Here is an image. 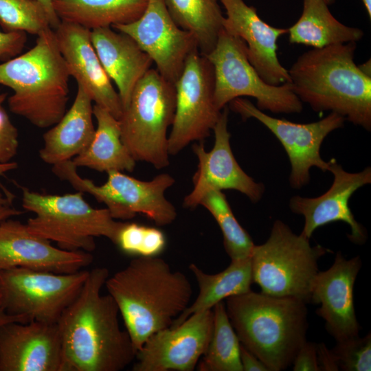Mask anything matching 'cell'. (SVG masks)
<instances>
[{"label": "cell", "instance_id": "cell-1", "mask_svg": "<svg viewBox=\"0 0 371 371\" xmlns=\"http://www.w3.org/2000/svg\"><path fill=\"white\" fill-rule=\"evenodd\" d=\"M109 276L105 267L89 271L80 293L56 323L62 371H120L135 359L132 340L120 327L115 302L101 293Z\"/></svg>", "mask_w": 371, "mask_h": 371}, {"label": "cell", "instance_id": "cell-2", "mask_svg": "<svg viewBox=\"0 0 371 371\" xmlns=\"http://www.w3.org/2000/svg\"><path fill=\"white\" fill-rule=\"evenodd\" d=\"M104 286L137 352L152 335L172 326L193 293L188 277L157 256L136 257Z\"/></svg>", "mask_w": 371, "mask_h": 371}, {"label": "cell", "instance_id": "cell-3", "mask_svg": "<svg viewBox=\"0 0 371 371\" xmlns=\"http://www.w3.org/2000/svg\"><path fill=\"white\" fill-rule=\"evenodd\" d=\"M356 42L313 48L288 70L293 91L317 112L330 111L371 130V76L355 63Z\"/></svg>", "mask_w": 371, "mask_h": 371}, {"label": "cell", "instance_id": "cell-4", "mask_svg": "<svg viewBox=\"0 0 371 371\" xmlns=\"http://www.w3.org/2000/svg\"><path fill=\"white\" fill-rule=\"evenodd\" d=\"M229 319L240 344L269 371L286 370L306 341V303L289 297L256 293L225 299Z\"/></svg>", "mask_w": 371, "mask_h": 371}, {"label": "cell", "instance_id": "cell-5", "mask_svg": "<svg viewBox=\"0 0 371 371\" xmlns=\"http://www.w3.org/2000/svg\"><path fill=\"white\" fill-rule=\"evenodd\" d=\"M69 77L52 27L37 35L30 50L0 64V85L14 91L8 99L10 111L41 128L55 125L66 113Z\"/></svg>", "mask_w": 371, "mask_h": 371}, {"label": "cell", "instance_id": "cell-6", "mask_svg": "<svg viewBox=\"0 0 371 371\" xmlns=\"http://www.w3.org/2000/svg\"><path fill=\"white\" fill-rule=\"evenodd\" d=\"M20 188L23 207L35 214L26 223L32 234L68 251L91 253L95 249V237L104 236L114 243L123 223L115 221L107 208L91 207L83 192L42 194Z\"/></svg>", "mask_w": 371, "mask_h": 371}, {"label": "cell", "instance_id": "cell-7", "mask_svg": "<svg viewBox=\"0 0 371 371\" xmlns=\"http://www.w3.org/2000/svg\"><path fill=\"white\" fill-rule=\"evenodd\" d=\"M330 251L319 245L311 246L309 238L295 234L286 224L276 220L268 239L252 249L253 282L264 294L309 303L319 271L317 262Z\"/></svg>", "mask_w": 371, "mask_h": 371}, {"label": "cell", "instance_id": "cell-8", "mask_svg": "<svg viewBox=\"0 0 371 371\" xmlns=\"http://www.w3.org/2000/svg\"><path fill=\"white\" fill-rule=\"evenodd\" d=\"M175 111V85L150 68L136 84L119 119L122 140L135 161L169 164L168 129Z\"/></svg>", "mask_w": 371, "mask_h": 371}, {"label": "cell", "instance_id": "cell-9", "mask_svg": "<svg viewBox=\"0 0 371 371\" xmlns=\"http://www.w3.org/2000/svg\"><path fill=\"white\" fill-rule=\"evenodd\" d=\"M205 56L214 69V100L219 111L237 98L249 96L256 100L261 111L302 112V102L291 83L271 85L264 81L248 59L245 43L224 28L214 49Z\"/></svg>", "mask_w": 371, "mask_h": 371}, {"label": "cell", "instance_id": "cell-10", "mask_svg": "<svg viewBox=\"0 0 371 371\" xmlns=\"http://www.w3.org/2000/svg\"><path fill=\"white\" fill-rule=\"evenodd\" d=\"M52 170L77 191L88 193L104 203L114 219L129 220L141 214L159 226L170 225L176 219V209L165 196L166 190L175 181L169 174L142 181L122 171L111 170L106 172V181L98 186L81 177L72 160L56 164Z\"/></svg>", "mask_w": 371, "mask_h": 371}, {"label": "cell", "instance_id": "cell-11", "mask_svg": "<svg viewBox=\"0 0 371 371\" xmlns=\"http://www.w3.org/2000/svg\"><path fill=\"white\" fill-rule=\"evenodd\" d=\"M89 271L57 273L25 268L0 270V291L6 312L28 322L56 324L75 300Z\"/></svg>", "mask_w": 371, "mask_h": 371}, {"label": "cell", "instance_id": "cell-12", "mask_svg": "<svg viewBox=\"0 0 371 371\" xmlns=\"http://www.w3.org/2000/svg\"><path fill=\"white\" fill-rule=\"evenodd\" d=\"M175 88V111L168 140L170 155L208 137L221 111L214 100L212 65L199 50L187 58Z\"/></svg>", "mask_w": 371, "mask_h": 371}, {"label": "cell", "instance_id": "cell-13", "mask_svg": "<svg viewBox=\"0 0 371 371\" xmlns=\"http://www.w3.org/2000/svg\"><path fill=\"white\" fill-rule=\"evenodd\" d=\"M229 103L233 111L245 120L255 118L280 141L290 161L292 188H301L309 183L312 167L328 170V164L320 155L321 145L329 133L344 126L346 120L343 116L330 112L319 121L299 124L270 116L247 99L237 98Z\"/></svg>", "mask_w": 371, "mask_h": 371}, {"label": "cell", "instance_id": "cell-14", "mask_svg": "<svg viewBox=\"0 0 371 371\" xmlns=\"http://www.w3.org/2000/svg\"><path fill=\"white\" fill-rule=\"evenodd\" d=\"M111 27L131 36L151 58L160 75L174 85L188 56L199 50L194 36L175 23L165 0H148L137 20Z\"/></svg>", "mask_w": 371, "mask_h": 371}, {"label": "cell", "instance_id": "cell-15", "mask_svg": "<svg viewBox=\"0 0 371 371\" xmlns=\"http://www.w3.org/2000/svg\"><path fill=\"white\" fill-rule=\"evenodd\" d=\"M222 110L213 128L214 144L212 150L206 151L202 142L193 145L198 166L192 179L193 189L183 200L186 208L199 205L205 194L214 190H234L253 203L258 202L265 192L264 185L245 173L236 160L227 129L229 109L225 106Z\"/></svg>", "mask_w": 371, "mask_h": 371}, {"label": "cell", "instance_id": "cell-16", "mask_svg": "<svg viewBox=\"0 0 371 371\" xmlns=\"http://www.w3.org/2000/svg\"><path fill=\"white\" fill-rule=\"evenodd\" d=\"M213 330V311L194 313L183 323L152 335L137 350L133 371H193Z\"/></svg>", "mask_w": 371, "mask_h": 371}, {"label": "cell", "instance_id": "cell-17", "mask_svg": "<svg viewBox=\"0 0 371 371\" xmlns=\"http://www.w3.org/2000/svg\"><path fill=\"white\" fill-rule=\"evenodd\" d=\"M328 170L333 175L330 188L322 195L308 198L296 195L291 198L289 207L304 218V225L300 234L310 238L316 229L335 221L346 223L351 233L350 240L363 244L366 238L364 227L358 223L348 205L349 199L359 188L371 183V168H366L359 172L344 170L335 159H331Z\"/></svg>", "mask_w": 371, "mask_h": 371}, {"label": "cell", "instance_id": "cell-18", "mask_svg": "<svg viewBox=\"0 0 371 371\" xmlns=\"http://www.w3.org/2000/svg\"><path fill=\"white\" fill-rule=\"evenodd\" d=\"M92 260L89 252L54 247L49 240L32 234L19 221L10 218L0 223V270L20 267L71 273Z\"/></svg>", "mask_w": 371, "mask_h": 371}, {"label": "cell", "instance_id": "cell-19", "mask_svg": "<svg viewBox=\"0 0 371 371\" xmlns=\"http://www.w3.org/2000/svg\"><path fill=\"white\" fill-rule=\"evenodd\" d=\"M361 265L359 256L346 259L337 252L332 266L318 271L313 281L311 302L321 304L316 313L336 341L359 335L354 285Z\"/></svg>", "mask_w": 371, "mask_h": 371}, {"label": "cell", "instance_id": "cell-20", "mask_svg": "<svg viewBox=\"0 0 371 371\" xmlns=\"http://www.w3.org/2000/svg\"><path fill=\"white\" fill-rule=\"evenodd\" d=\"M54 30L70 76L95 104L105 108L119 120L123 112L122 102L93 47L91 30L61 21Z\"/></svg>", "mask_w": 371, "mask_h": 371}, {"label": "cell", "instance_id": "cell-21", "mask_svg": "<svg viewBox=\"0 0 371 371\" xmlns=\"http://www.w3.org/2000/svg\"><path fill=\"white\" fill-rule=\"evenodd\" d=\"M0 371H62L57 324L12 322L1 326Z\"/></svg>", "mask_w": 371, "mask_h": 371}, {"label": "cell", "instance_id": "cell-22", "mask_svg": "<svg viewBox=\"0 0 371 371\" xmlns=\"http://www.w3.org/2000/svg\"><path fill=\"white\" fill-rule=\"evenodd\" d=\"M218 1L226 10L223 28L245 43L248 59L263 80L271 85L290 82L277 54L278 40L288 30L269 25L243 0Z\"/></svg>", "mask_w": 371, "mask_h": 371}, {"label": "cell", "instance_id": "cell-23", "mask_svg": "<svg viewBox=\"0 0 371 371\" xmlns=\"http://www.w3.org/2000/svg\"><path fill=\"white\" fill-rule=\"evenodd\" d=\"M91 39L104 71L117 86L124 110L153 60L131 36L111 27L91 30Z\"/></svg>", "mask_w": 371, "mask_h": 371}, {"label": "cell", "instance_id": "cell-24", "mask_svg": "<svg viewBox=\"0 0 371 371\" xmlns=\"http://www.w3.org/2000/svg\"><path fill=\"white\" fill-rule=\"evenodd\" d=\"M92 100L78 85L72 105L60 121L43 135L41 160L50 165L71 160L91 143L95 131Z\"/></svg>", "mask_w": 371, "mask_h": 371}, {"label": "cell", "instance_id": "cell-25", "mask_svg": "<svg viewBox=\"0 0 371 371\" xmlns=\"http://www.w3.org/2000/svg\"><path fill=\"white\" fill-rule=\"evenodd\" d=\"M97 121L94 136L87 148L71 160L78 167H87L99 171H133L136 161L122 140L118 119L107 109L93 106Z\"/></svg>", "mask_w": 371, "mask_h": 371}, {"label": "cell", "instance_id": "cell-26", "mask_svg": "<svg viewBox=\"0 0 371 371\" xmlns=\"http://www.w3.org/2000/svg\"><path fill=\"white\" fill-rule=\"evenodd\" d=\"M189 269L197 282L199 294L170 327L180 325L194 313L212 309L215 304L229 297L250 291L254 282L250 257L231 260L226 269L215 274L207 273L193 263Z\"/></svg>", "mask_w": 371, "mask_h": 371}, {"label": "cell", "instance_id": "cell-27", "mask_svg": "<svg viewBox=\"0 0 371 371\" xmlns=\"http://www.w3.org/2000/svg\"><path fill=\"white\" fill-rule=\"evenodd\" d=\"M323 0H304L300 17L288 28L291 43L313 48L357 42L364 35L359 28L347 26L337 21Z\"/></svg>", "mask_w": 371, "mask_h": 371}, {"label": "cell", "instance_id": "cell-28", "mask_svg": "<svg viewBox=\"0 0 371 371\" xmlns=\"http://www.w3.org/2000/svg\"><path fill=\"white\" fill-rule=\"evenodd\" d=\"M147 3L148 0H52L61 21L90 30L131 23L142 14Z\"/></svg>", "mask_w": 371, "mask_h": 371}, {"label": "cell", "instance_id": "cell-29", "mask_svg": "<svg viewBox=\"0 0 371 371\" xmlns=\"http://www.w3.org/2000/svg\"><path fill=\"white\" fill-rule=\"evenodd\" d=\"M218 0H165L175 23L196 38L204 56L215 47L225 16Z\"/></svg>", "mask_w": 371, "mask_h": 371}, {"label": "cell", "instance_id": "cell-30", "mask_svg": "<svg viewBox=\"0 0 371 371\" xmlns=\"http://www.w3.org/2000/svg\"><path fill=\"white\" fill-rule=\"evenodd\" d=\"M213 330L207 348L199 360V371H243L239 339L229 319L223 301L215 304Z\"/></svg>", "mask_w": 371, "mask_h": 371}, {"label": "cell", "instance_id": "cell-31", "mask_svg": "<svg viewBox=\"0 0 371 371\" xmlns=\"http://www.w3.org/2000/svg\"><path fill=\"white\" fill-rule=\"evenodd\" d=\"M200 205L209 211L218 223L223 234L225 249L231 260L250 257L255 245L234 215L223 192H208Z\"/></svg>", "mask_w": 371, "mask_h": 371}, {"label": "cell", "instance_id": "cell-32", "mask_svg": "<svg viewBox=\"0 0 371 371\" xmlns=\"http://www.w3.org/2000/svg\"><path fill=\"white\" fill-rule=\"evenodd\" d=\"M0 25L4 32L38 35L51 27L44 7L36 0H0Z\"/></svg>", "mask_w": 371, "mask_h": 371}, {"label": "cell", "instance_id": "cell-33", "mask_svg": "<svg viewBox=\"0 0 371 371\" xmlns=\"http://www.w3.org/2000/svg\"><path fill=\"white\" fill-rule=\"evenodd\" d=\"M166 243L161 230L136 223H123L114 242L124 254L136 257L157 256Z\"/></svg>", "mask_w": 371, "mask_h": 371}, {"label": "cell", "instance_id": "cell-34", "mask_svg": "<svg viewBox=\"0 0 371 371\" xmlns=\"http://www.w3.org/2000/svg\"><path fill=\"white\" fill-rule=\"evenodd\" d=\"M339 370H371V335H359L337 341L330 350Z\"/></svg>", "mask_w": 371, "mask_h": 371}, {"label": "cell", "instance_id": "cell-35", "mask_svg": "<svg viewBox=\"0 0 371 371\" xmlns=\"http://www.w3.org/2000/svg\"><path fill=\"white\" fill-rule=\"evenodd\" d=\"M18 131L5 110L0 106V163L10 161L19 146Z\"/></svg>", "mask_w": 371, "mask_h": 371}, {"label": "cell", "instance_id": "cell-36", "mask_svg": "<svg viewBox=\"0 0 371 371\" xmlns=\"http://www.w3.org/2000/svg\"><path fill=\"white\" fill-rule=\"evenodd\" d=\"M26 41L25 32L0 31V60L5 62L16 56L22 52Z\"/></svg>", "mask_w": 371, "mask_h": 371}, {"label": "cell", "instance_id": "cell-37", "mask_svg": "<svg viewBox=\"0 0 371 371\" xmlns=\"http://www.w3.org/2000/svg\"><path fill=\"white\" fill-rule=\"evenodd\" d=\"M292 364L293 371H320L317 344L306 341L297 351Z\"/></svg>", "mask_w": 371, "mask_h": 371}, {"label": "cell", "instance_id": "cell-38", "mask_svg": "<svg viewBox=\"0 0 371 371\" xmlns=\"http://www.w3.org/2000/svg\"><path fill=\"white\" fill-rule=\"evenodd\" d=\"M240 360L243 371H269L267 366L241 344Z\"/></svg>", "mask_w": 371, "mask_h": 371}, {"label": "cell", "instance_id": "cell-39", "mask_svg": "<svg viewBox=\"0 0 371 371\" xmlns=\"http://www.w3.org/2000/svg\"><path fill=\"white\" fill-rule=\"evenodd\" d=\"M317 357L320 370H339L330 350L324 343L317 344Z\"/></svg>", "mask_w": 371, "mask_h": 371}, {"label": "cell", "instance_id": "cell-40", "mask_svg": "<svg viewBox=\"0 0 371 371\" xmlns=\"http://www.w3.org/2000/svg\"><path fill=\"white\" fill-rule=\"evenodd\" d=\"M18 168V164L15 161L0 163V177L7 172L15 170ZM14 196L0 182V207L12 205Z\"/></svg>", "mask_w": 371, "mask_h": 371}, {"label": "cell", "instance_id": "cell-41", "mask_svg": "<svg viewBox=\"0 0 371 371\" xmlns=\"http://www.w3.org/2000/svg\"><path fill=\"white\" fill-rule=\"evenodd\" d=\"M19 322L23 323L29 322L27 319L21 316L12 315L6 312L3 297L0 291V327L5 324Z\"/></svg>", "mask_w": 371, "mask_h": 371}, {"label": "cell", "instance_id": "cell-42", "mask_svg": "<svg viewBox=\"0 0 371 371\" xmlns=\"http://www.w3.org/2000/svg\"><path fill=\"white\" fill-rule=\"evenodd\" d=\"M38 1L45 8L49 16L51 27L54 30L58 25L60 20L56 14L53 5L52 0H36Z\"/></svg>", "mask_w": 371, "mask_h": 371}, {"label": "cell", "instance_id": "cell-43", "mask_svg": "<svg viewBox=\"0 0 371 371\" xmlns=\"http://www.w3.org/2000/svg\"><path fill=\"white\" fill-rule=\"evenodd\" d=\"M21 214H23L22 211L18 210L11 205L0 207V223L5 219L19 216Z\"/></svg>", "mask_w": 371, "mask_h": 371}, {"label": "cell", "instance_id": "cell-44", "mask_svg": "<svg viewBox=\"0 0 371 371\" xmlns=\"http://www.w3.org/2000/svg\"><path fill=\"white\" fill-rule=\"evenodd\" d=\"M370 60L369 59L368 61H367L365 63H363L362 65H359L361 69L367 75L371 76V67H370Z\"/></svg>", "mask_w": 371, "mask_h": 371}, {"label": "cell", "instance_id": "cell-45", "mask_svg": "<svg viewBox=\"0 0 371 371\" xmlns=\"http://www.w3.org/2000/svg\"><path fill=\"white\" fill-rule=\"evenodd\" d=\"M361 1L364 5V7L369 16V18L371 19V0H361Z\"/></svg>", "mask_w": 371, "mask_h": 371}, {"label": "cell", "instance_id": "cell-46", "mask_svg": "<svg viewBox=\"0 0 371 371\" xmlns=\"http://www.w3.org/2000/svg\"><path fill=\"white\" fill-rule=\"evenodd\" d=\"M6 93H0V106H1V104L3 103V102L6 99Z\"/></svg>", "mask_w": 371, "mask_h": 371}, {"label": "cell", "instance_id": "cell-47", "mask_svg": "<svg viewBox=\"0 0 371 371\" xmlns=\"http://www.w3.org/2000/svg\"><path fill=\"white\" fill-rule=\"evenodd\" d=\"M324 2L328 4V5L333 3L335 2V0H323Z\"/></svg>", "mask_w": 371, "mask_h": 371}]
</instances>
